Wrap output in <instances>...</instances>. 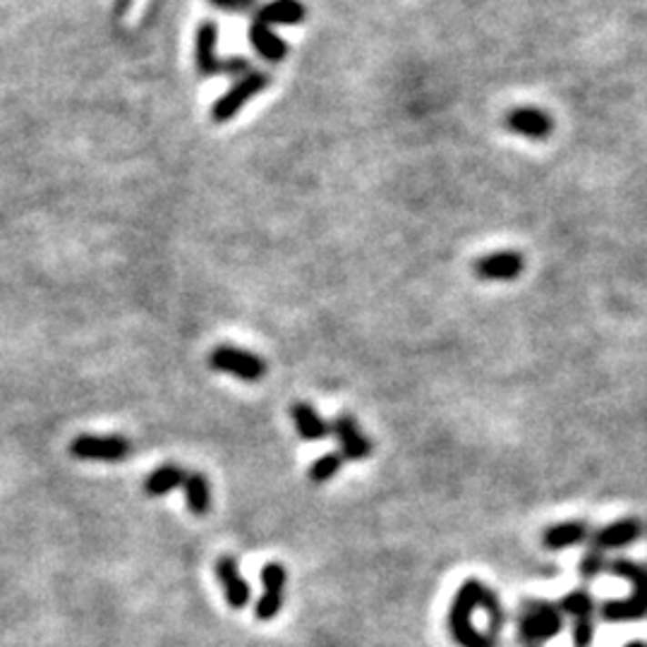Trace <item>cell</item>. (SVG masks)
Masks as SVG:
<instances>
[{
  "instance_id": "cell-1",
  "label": "cell",
  "mask_w": 647,
  "mask_h": 647,
  "mask_svg": "<svg viewBox=\"0 0 647 647\" xmlns=\"http://www.w3.org/2000/svg\"><path fill=\"white\" fill-rule=\"evenodd\" d=\"M506 622L501 600L478 578L456 590L449 607V633L458 647H499L497 633Z\"/></svg>"
},
{
  "instance_id": "cell-2",
  "label": "cell",
  "mask_w": 647,
  "mask_h": 647,
  "mask_svg": "<svg viewBox=\"0 0 647 647\" xmlns=\"http://www.w3.org/2000/svg\"><path fill=\"white\" fill-rule=\"evenodd\" d=\"M607 571L622 575L631 582L633 592L623 600H609L597 607L607 623H635L647 619V566L633 559H614L607 563Z\"/></svg>"
},
{
  "instance_id": "cell-3",
  "label": "cell",
  "mask_w": 647,
  "mask_h": 647,
  "mask_svg": "<svg viewBox=\"0 0 647 647\" xmlns=\"http://www.w3.org/2000/svg\"><path fill=\"white\" fill-rule=\"evenodd\" d=\"M563 631V612L547 600H525L516 622L518 642L523 647H542Z\"/></svg>"
},
{
  "instance_id": "cell-4",
  "label": "cell",
  "mask_w": 647,
  "mask_h": 647,
  "mask_svg": "<svg viewBox=\"0 0 647 647\" xmlns=\"http://www.w3.org/2000/svg\"><path fill=\"white\" fill-rule=\"evenodd\" d=\"M209 365L216 372L230 374L240 381H249V384L264 379V374H267V362L259 355L236 346H216L209 355Z\"/></svg>"
},
{
  "instance_id": "cell-5",
  "label": "cell",
  "mask_w": 647,
  "mask_h": 647,
  "mask_svg": "<svg viewBox=\"0 0 647 647\" xmlns=\"http://www.w3.org/2000/svg\"><path fill=\"white\" fill-rule=\"evenodd\" d=\"M216 39H218V29H216L214 22H202V25L197 26L195 63L197 67H199V72L207 75V77H211V75H221V72H228V75L248 72L249 63L245 58H233V60L216 58Z\"/></svg>"
},
{
  "instance_id": "cell-6",
  "label": "cell",
  "mask_w": 647,
  "mask_h": 647,
  "mask_svg": "<svg viewBox=\"0 0 647 647\" xmlns=\"http://www.w3.org/2000/svg\"><path fill=\"white\" fill-rule=\"evenodd\" d=\"M130 441L120 434L96 437V434H82L70 441V456L79 460H104V463H118L130 456Z\"/></svg>"
},
{
  "instance_id": "cell-7",
  "label": "cell",
  "mask_w": 647,
  "mask_h": 647,
  "mask_svg": "<svg viewBox=\"0 0 647 647\" xmlns=\"http://www.w3.org/2000/svg\"><path fill=\"white\" fill-rule=\"evenodd\" d=\"M268 82H271V79H268L264 72H249V75H245L240 82H236L228 92L216 101L214 108H211V118H214L216 123H226V120H230L233 116H238V111L248 104L249 98H255L257 94L267 89Z\"/></svg>"
},
{
  "instance_id": "cell-8",
  "label": "cell",
  "mask_w": 647,
  "mask_h": 647,
  "mask_svg": "<svg viewBox=\"0 0 647 647\" xmlns=\"http://www.w3.org/2000/svg\"><path fill=\"white\" fill-rule=\"evenodd\" d=\"M288 571L283 563L268 561L262 569V597L255 604V616L259 622H274L281 614L283 600H286Z\"/></svg>"
},
{
  "instance_id": "cell-9",
  "label": "cell",
  "mask_w": 647,
  "mask_h": 647,
  "mask_svg": "<svg viewBox=\"0 0 647 647\" xmlns=\"http://www.w3.org/2000/svg\"><path fill=\"white\" fill-rule=\"evenodd\" d=\"M331 434L339 441V453L343 456V460L358 463V460H367L372 456V439L359 430L358 420L353 415H348V412L336 415V420L331 422Z\"/></svg>"
},
{
  "instance_id": "cell-10",
  "label": "cell",
  "mask_w": 647,
  "mask_h": 647,
  "mask_svg": "<svg viewBox=\"0 0 647 647\" xmlns=\"http://www.w3.org/2000/svg\"><path fill=\"white\" fill-rule=\"evenodd\" d=\"M523 255H518L513 249H503V252H491L478 259L472 264V271L480 281H513L523 274Z\"/></svg>"
},
{
  "instance_id": "cell-11",
  "label": "cell",
  "mask_w": 647,
  "mask_h": 647,
  "mask_svg": "<svg viewBox=\"0 0 647 647\" xmlns=\"http://www.w3.org/2000/svg\"><path fill=\"white\" fill-rule=\"evenodd\" d=\"M216 578L221 582L223 595H226V602H228L230 609H245L252 600V592H249L248 581L242 578L240 566L233 556H221L214 566Z\"/></svg>"
},
{
  "instance_id": "cell-12",
  "label": "cell",
  "mask_w": 647,
  "mask_h": 647,
  "mask_svg": "<svg viewBox=\"0 0 647 647\" xmlns=\"http://www.w3.org/2000/svg\"><path fill=\"white\" fill-rule=\"evenodd\" d=\"M642 537V523L638 518H619L614 523H607L604 528L592 532V547L602 551L609 550H623L638 542Z\"/></svg>"
},
{
  "instance_id": "cell-13",
  "label": "cell",
  "mask_w": 647,
  "mask_h": 647,
  "mask_svg": "<svg viewBox=\"0 0 647 647\" xmlns=\"http://www.w3.org/2000/svg\"><path fill=\"white\" fill-rule=\"evenodd\" d=\"M503 125L516 135H523L530 139H547L554 130V123L544 111L540 108H513L506 116Z\"/></svg>"
},
{
  "instance_id": "cell-14",
  "label": "cell",
  "mask_w": 647,
  "mask_h": 647,
  "mask_svg": "<svg viewBox=\"0 0 647 647\" xmlns=\"http://www.w3.org/2000/svg\"><path fill=\"white\" fill-rule=\"evenodd\" d=\"M590 537H592V530H590V525L585 523V521H566V523L551 525V528L544 530L542 544L544 550L561 551L588 542Z\"/></svg>"
},
{
  "instance_id": "cell-15",
  "label": "cell",
  "mask_w": 647,
  "mask_h": 647,
  "mask_svg": "<svg viewBox=\"0 0 647 647\" xmlns=\"http://www.w3.org/2000/svg\"><path fill=\"white\" fill-rule=\"evenodd\" d=\"M290 418H293L295 431H298V437L302 441H321V439H327L331 434V422L321 418L309 403H302V400L293 403Z\"/></svg>"
},
{
  "instance_id": "cell-16",
  "label": "cell",
  "mask_w": 647,
  "mask_h": 647,
  "mask_svg": "<svg viewBox=\"0 0 647 647\" xmlns=\"http://www.w3.org/2000/svg\"><path fill=\"white\" fill-rule=\"evenodd\" d=\"M249 41H252L255 51L259 53L264 60H268V63H278V60H283L288 56L286 41H283L278 34L271 32V26L262 25V22H252V26H249Z\"/></svg>"
},
{
  "instance_id": "cell-17",
  "label": "cell",
  "mask_w": 647,
  "mask_h": 647,
  "mask_svg": "<svg viewBox=\"0 0 647 647\" xmlns=\"http://www.w3.org/2000/svg\"><path fill=\"white\" fill-rule=\"evenodd\" d=\"M257 22L271 26V25H300L305 20V5L300 0H271L268 5H264L255 17Z\"/></svg>"
},
{
  "instance_id": "cell-18",
  "label": "cell",
  "mask_w": 647,
  "mask_h": 647,
  "mask_svg": "<svg viewBox=\"0 0 647 647\" xmlns=\"http://www.w3.org/2000/svg\"><path fill=\"white\" fill-rule=\"evenodd\" d=\"M185 501L192 516H207L211 509V487L209 480L202 472H187L183 482Z\"/></svg>"
},
{
  "instance_id": "cell-19",
  "label": "cell",
  "mask_w": 647,
  "mask_h": 647,
  "mask_svg": "<svg viewBox=\"0 0 647 647\" xmlns=\"http://www.w3.org/2000/svg\"><path fill=\"white\" fill-rule=\"evenodd\" d=\"M185 475H187V472H185L180 465L166 463L161 465L158 470L151 472L149 478L144 480V491H147L149 497H164V494H168V491L183 487Z\"/></svg>"
},
{
  "instance_id": "cell-20",
  "label": "cell",
  "mask_w": 647,
  "mask_h": 647,
  "mask_svg": "<svg viewBox=\"0 0 647 647\" xmlns=\"http://www.w3.org/2000/svg\"><path fill=\"white\" fill-rule=\"evenodd\" d=\"M559 609L563 612V616H571V619L595 616L597 600L590 595L588 590H571L569 595L561 597V602H559Z\"/></svg>"
},
{
  "instance_id": "cell-21",
  "label": "cell",
  "mask_w": 647,
  "mask_h": 647,
  "mask_svg": "<svg viewBox=\"0 0 647 647\" xmlns=\"http://www.w3.org/2000/svg\"><path fill=\"white\" fill-rule=\"evenodd\" d=\"M343 463H346V460H343L340 453H324V456H319L317 460H312V465H309L308 470V480L312 484L331 482V480L340 472Z\"/></svg>"
},
{
  "instance_id": "cell-22",
  "label": "cell",
  "mask_w": 647,
  "mask_h": 647,
  "mask_svg": "<svg viewBox=\"0 0 647 647\" xmlns=\"http://www.w3.org/2000/svg\"><path fill=\"white\" fill-rule=\"evenodd\" d=\"M607 563H609V559L604 556V551L595 550V547H590V550L582 554L581 563H578V573H581L582 578L592 581V578H597V575L607 571Z\"/></svg>"
},
{
  "instance_id": "cell-23",
  "label": "cell",
  "mask_w": 647,
  "mask_h": 647,
  "mask_svg": "<svg viewBox=\"0 0 647 647\" xmlns=\"http://www.w3.org/2000/svg\"><path fill=\"white\" fill-rule=\"evenodd\" d=\"M595 616H582V619H573V626H571V642L573 647H590L592 641H595Z\"/></svg>"
},
{
  "instance_id": "cell-24",
  "label": "cell",
  "mask_w": 647,
  "mask_h": 647,
  "mask_svg": "<svg viewBox=\"0 0 647 647\" xmlns=\"http://www.w3.org/2000/svg\"><path fill=\"white\" fill-rule=\"evenodd\" d=\"M216 7H221V10H245V7H249L255 0H211Z\"/></svg>"
},
{
  "instance_id": "cell-25",
  "label": "cell",
  "mask_w": 647,
  "mask_h": 647,
  "mask_svg": "<svg viewBox=\"0 0 647 647\" xmlns=\"http://www.w3.org/2000/svg\"><path fill=\"white\" fill-rule=\"evenodd\" d=\"M623 647H647V642H642V641H631V642H626Z\"/></svg>"
}]
</instances>
